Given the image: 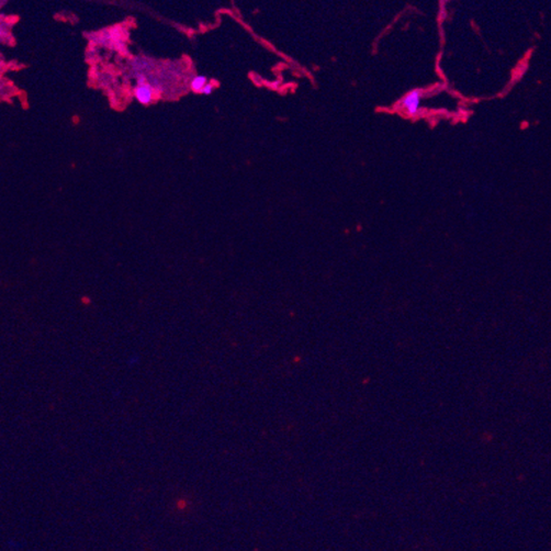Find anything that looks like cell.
<instances>
[{
  "label": "cell",
  "instance_id": "4",
  "mask_svg": "<svg viewBox=\"0 0 551 551\" xmlns=\"http://www.w3.org/2000/svg\"><path fill=\"white\" fill-rule=\"evenodd\" d=\"M213 89H214V86H213L212 84H207V85H205V86L203 87V89H202V92H202L203 94H211L212 92H213Z\"/></svg>",
  "mask_w": 551,
  "mask_h": 551
},
{
  "label": "cell",
  "instance_id": "2",
  "mask_svg": "<svg viewBox=\"0 0 551 551\" xmlns=\"http://www.w3.org/2000/svg\"><path fill=\"white\" fill-rule=\"evenodd\" d=\"M134 96L138 101L142 104H149L153 100V88L149 85L142 83L134 90Z\"/></svg>",
  "mask_w": 551,
  "mask_h": 551
},
{
  "label": "cell",
  "instance_id": "1",
  "mask_svg": "<svg viewBox=\"0 0 551 551\" xmlns=\"http://www.w3.org/2000/svg\"><path fill=\"white\" fill-rule=\"evenodd\" d=\"M424 94V90L419 88L411 90L398 102L397 109L410 118L419 116Z\"/></svg>",
  "mask_w": 551,
  "mask_h": 551
},
{
  "label": "cell",
  "instance_id": "3",
  "mask_svg": "<svg viewBox=\"0 0 551 551\" xmlns=\"http://www.w3.org/2000/svg\"><path fill=\"white\" fill-rule=\"evenodd\" d=\"M207 77L204 76H194L191 80V84H190V87L193 90V92H201L203 87L207 85Z\"/></svg>",
  "mask_w": 551,
  "mask_h": 551
}]
</instances>
